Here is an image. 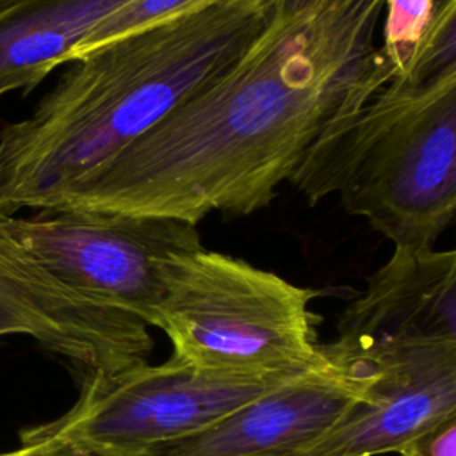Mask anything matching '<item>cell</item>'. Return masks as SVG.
Returning a JSON list of instances; mask_svg holds the SVG:
<instances>
[{
    "mask_svg": "<svg viewBox=\"0 0 456 456\" xmlns=\"http://www.w3.org/2000/svg\"><path fill=\"white\" fill-rule=\"evenodd\" d=\"M385 0H271L265 27L210 87L66 187L52 208L198 223L249 216L335 125L388 84ZM50 208V210H52Z\"/></svg>",
    "mask_w": 456,
    "mask_h": 456,
    "instance_id": "1",
    "label": "cell"
},
{
    "mask_svg": "<svg viewBox=\"0 0 456 456\" xmlns=\"http://www.w3.org/2000/svg\"><path fill=\"white\" fill-rule=\"evenodd\" d=\"M271 0H207L80 59L27 118L0 130V217L48 210L223 77L267 23Z\"/></svg>",
    "mask_w": 456,
    "mask_h": 456,
    "instance_id": "2",
    "label": "cell"
},
{
    "mask_svg": "<svg viewBox=\"0 0 456 456\" xmlns=\"http://www.w3.org/2000/svg\"><path fill=\"white\" fill-rule=\"evenodd\" d=\"M289 182L310 205L337 194L395 249L433 248L456 217V73L413 100L367 102Z\"/></svg>",
    "mask_w": 456,
    "mask_h": 456,
    "instance_id": "3",
    "label": "cell"
},
{
    "mask_svg": "<svg viewBox=\"0 0 456 456\" xmlns=\"http://www.w3.org/2000/svg\"><path fill=\"white\" fill-rule=\"evenodd\" d=\"M315 296L246 260L200 248L169 260L155 328L169 337L173 356L203 370L299 372L324 356L310 310Z\"/></svg>",
    "mask_w": 456,
    "mask_h": 456,
    "instance_id": "4",
    "label": "cell"
},
{
    "mask_svg": "<svg viewBox=\"0 0 456 456\" xmlns=\"http://www.w3.org/2000/svg\"><path fill=\"white\" fill-rule=\"evenodd\" d=\"M299 372L233 376L198 369L171 354L109 376L82 379L77 403L20 438L71 442L96 456H150L194 435Z\"/></svg>",
    "mask_w": 456,
    "mask_h": 456,
    "instance_id": "5",
    "label": "cell"
},
{
    "mask_svg": "<svg viewBox=\"0 0 456 456\" xmlns=\"http://www.w3.org/2000/svg\"><path fill=\"white\" fill-rule=\"evenodd\" d=\"M4 223L59 283L148 326L157 324L169 260L203 248L196 224L166 216L52 208Z\"/></svg>",
    "mask_w": 456,
    "mask_h": 456,
    "instance_id": "6",
    "label": "cell"
},
{
    "mask_svg": "<svg viewBox=\"0 0 456 456\" xmlns=\"http://www.w3.org/2000/svg\"><path fill=\"white\" fill-rule=\"evenodd\" d=\"M30 337L73 363L84 378L148 362V324L93 303L52 278L0 217V338Z\"/></svg>",
    "mask_w": 456,
    "mask_h": 456,
    "instance_id": "7",
    "label": "cell"
},
{
    "mask_svg": "<svg viewBox=\"0 0 456 456\" xmlns=\"http://www.w3.org/2000/svg\"><path fill=\"white\" fill-rule=\"evenodd\" d=\"M344 356L365 365V394L322 435L280 456L397 452L456 408L454 347L399 346Z\"/></svg>",
    "mask_w": 456,
    "mask_h": 456,
    "instance_id": "8",
    "label": "cell"
},
{
    "mask_svg": "<svg viewBox=\"0 0 456 456\" xmlns=\"http://www.w3.org/2000/svg\"><path fill=\"white\" fill-rule=\"evenodd\" d=\"M322 349L314 367L150 456H280L308 444L335 424L369 383L360 360L331 344Z\"/></svg>",
    "mask_w": 456,
    "mask_h": 456,
    "instance_id": "9",
    "label": "cell"
},
{
    "mask_svg": "<svg viewBox=\"0 0 456 456\" xmlns=\"http://www.w3.org/2000/svg\"><path fill=\"white\" fill-rule=\"evenodd\" d=\"M431 344L456 349V248H394L342 314L331 346L363 354Z\"/></svg>",
    "mask_w": 456,
    "mask_h": 456,
    "instance_id": "10",
    "label": "cell"
},
{
    "mask_svg": "<svg viewBox=\"0 0 456 456\" xmlns=\"http://www.w3.org/2000/svg\"><path fill=\"white\" fill-rule=\"evenodd\" d=\"M128 0H14L0 9V100L30 93Z\"/></svg>",
    "mask_w": 456,
    "mask_h": 456,
    "instance_id": "11",
    "label": "cell"
},
{
    "mask_svg": "<svg viewBox=\"0 0 456 456\" xmlns=\"http://www.w3.org/2000/svg\"><path fill=\"white\" fill-rule=\"evenodd\" d=\"M456 73V0H440L406 69L370 100L397 103L424 96Z\"/></svg>",
    "mask_w": 456,
    "mask_h": 456,
    "instance_id": "12",
    "label": "cell"
},
{
    "mask_svg": "<svg viewBox=\"0 0 456 456\" xmlns=\"http://www.w3.org/2000/svg\"><path fill=\"white\" fill-rule=\"evenodd\" d=\"M435 7V0H385L379 55L388 82L397 78L413 59Z\"/></svg>",
    "mask_w": 456,
    "mask_h": 456,
    "instance_id": "13",
    "label": "cell"
},
{
    "mask_svg": "<svg viewBox=\"0 0 456 456\" xmlns=\"http://www.w3.org/2000/svg\"><path fill=\"white\" fill-rule=\"evenodd\" d=\"M201 2L207 0H128L89 30L69 55V62L118 37L141 30Z\"/></svg>",
    "mask_w": 456,
    "mask_h": 456,
    "instance_id": "14",
    "label": "cell"
},
{
    "mask_svg": "<svg viewBox=\"0 0 456 456\" xmlns=\"http://www.w3.org/2000/svg\"><path fill=\"white\" fill-rule=\"evenodd\" d=\"M399 456H456V408L397 451Z\"/></svg>",
    "mask_w": 456,
    "mask_h": 456,
    "instance_id": "15",
    "label": "cell"
},
{
    "mask_svg": "<svg viewBox=\"0 0 456 456\" xmlns=\"http://www.w3.org/2000/svg\"><path fill=\"white\" fill-rule=\"evenodd\" d=\"M21 445L0 456H96L71 442L55 438H20Z\"/></svg>",
    "mask_w": 456,
    "mask_h": 456,
    "instance_id": "16",
    "label": "cell"
},
{
    "mask_svg": "<svg viewBox=\"0 0 456 456\" xmlns=\"http://www.w3.org/2000/svg\"><path fill=\"white\" fill-rule=\"evenodd\" d=\"M14 0H0V9H4L5 5H9V4H12Z\"/></svg>",
    "mask_w": 456,
    "mask_h": 456,
    "instance_id": "17",
    "label": "cell"
}]
</instances>
